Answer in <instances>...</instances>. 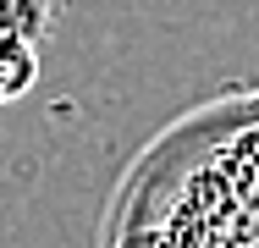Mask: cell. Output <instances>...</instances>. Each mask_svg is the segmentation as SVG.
<instances>
[{"label": "cell", "instance_id": "6da1fadb", "mask_svg": "<svg viewBox=\"0 0 259 248\" xmlns=\"http://www.w3.org/2000/svg\"><path fill=\"white\" fill-rule=\"evenodd\" d=\"M61 0H0V39H33L45 45L55 33Z\"/></svg>", "mask_w": 259, "mask_h": 248}, {"label": "cell", "instance_id": "7a4b0ae2", "mask_svg": "<svg viewBox=\"0 0 259 248\" xmlns=\"http://www.w3.org/2000/svg\"><path fill=\"white\" fill-rule=\"evenodd\" d=\"M39 83V45L33 39H0V105H17Z\"/></svg>", "mask_w": 259, "mask_h": 248}]
</instances>
